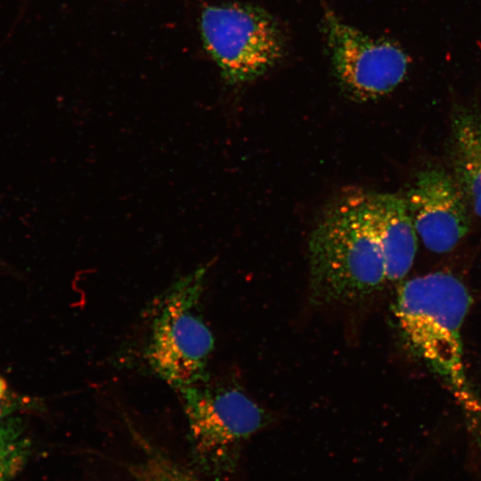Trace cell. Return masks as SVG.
Returning <instances> with one entry per match:
<instances>
[{
  "instance_id": "cell-1",
  "label": "cell",
  "mask_w": 481,
  "mask_h": 481,
  "mask_svg": "<svg viewBox=\"0 0 481 481\" xmlns=\"http://www.w3.org/2000/svg\"><path fill=\"white\" fill-rule=\"evenodd\" d=\"M311 298L321 305L366 300L387 280L370 192L346 193L329 207L309 240Z\"/></svg>"
},
{
  "instance_id": "cell-2",
  "label": "cell",
  "mask_w": 481,
  "mask_h": 481,
  "mask_svg": "<svg viewBox=\"0 0 481 481\" xmlns=\"http://www.w3.org/2000/svg\"><path fill=\"white\" fill-rule=\"evenodd\" d=\"M207 268L177 279L157 300L143 357L151 371L176 391L208 379L214 337L200 314Z\"/></svg>"
},
{
  "instance_id": "cell-3",
  "label": "cell",
  "mask_w": 481,
  "mask_h": 481,
  "mask_svg": "<svg viewBox=\"0 0 481 481\" xmlns=\"http://www.w3.org/2000/svg\"><path fill=\"white\" fill-rule=\"evenodd\" d=\"M470 305L471 297L461 280L435 272L407 281L395 309L412 347L460 389L464 386L461 329Z\"/></svg>"
},
{
  "instance_id": "cell-4",
  "label": "cell",
  "mask_w": 481,
  "mask_h": 481,
  "mask_svg": "<svg viewBox=\"0 0 481 481\" xmlns=\"http://www.w3.org/2000/svg\"><path fill=\"white\" fill-rule=\"evenodd\" d=\"M177 392L188 423L192 463L211 477L232 472L243 442L265 424L264 410L239 387L208 379Z\"/></svg>"
},
{
  "instance_id": "cell-5",
  "label": "cell",
  "mask_w": 481,
  "mask_h": 481,
  "mask_svg": "<svg viewBox=\"0 0 481 481\" xmlns=\"http://www.w3.org/2000/svg\"><path fill=\"white\" fill-rule=\"evenodd\" d=\"M204 46L232 85L252 81L281 59L285 38L265 10L244 4L205 8L200 19Z\"/></svg>"
},
{
  "instance_id": "cell-6",
  "label": "cell",
  "mask_w": 481,
  "mask_h": 481,
  "mask_svg": "<svg viewBox=\"0 0 481 481\" xmlns=\"http://www.w3.org/2000/svg\"><path fill=\"white\" fill-rule=\"evenodd\" d=\"M322 24L334 73L349 96L376 99L402 83L410 59L397 44L369 37L329 9Z\"/></svg>"
},
{
  "instance_id": "cell-7",
  "label": "cell",
  "mask_w": 481,
  "mask_h": 481,
  "mask_svg": "<svg viewBox=\"0 0 481 481\" xmlns=\"http://www.w3.org/2000/svg\"><path fill=\"white\" fill-rule=\"evenodd\" d=\"M404 199L416 232L432 252L451 251L470 229L469 205L454 177L441 168L419 172Z\"/></svg>"
},
{
  "instance_id": "cell-8",
  "label": "cell",
  "mask_w": 481,
  "mask_h": 481,
  "mask_svg": "<svg viewBox=\"0 0 481 481\" xmlns=\"http://www.w3.org/2000/svg\"><path fill=\"white\" fill-rule=\"evenodd\" d=\"M373 221L387 281L404 278L417 251V235L405 199L391 193H370Z\"/></svg>"
},
{
  "instance_id": "cell-9",
  "label": "cell",
  "mask_w": 481,
  "mask_h": 481,
  "mask_svg": "<svg viewBox=\"0 0 481 481\" xmlns=\"http://www.w3.org/2000/svg\"><path fill=\"white\" fill-rule=\"evenodd\" d=\"M451 159L454 179L481 217V111L473 106L452 108Z\"/></svg>"
},
{
  "instance_id": "cell-10",
  "label": "cell",
  "mask_w": 481,
  "mask_h": 481,
  "mask_svg": "<svg viewBox=\"0 0 481 481\" xmlns=\"http://www.w3.org/2000/svg\"><path fill=\"white\" fill-rule=\"evenodd\" d=\"M30 443L13 417L0 426V481H11L24 467Z\"/></svg>"
},
{
  "instance_id": "cell-11",
  "label": "cell",
  "mask_w": 481,
  "mask_h": 481,
  "mask_svg": "<svg viewBox=\"0 0 481 481\" xmlns=\"http://www.w3.org/2000/svg\"><path fill=\"white\" fill-rule=\"evenodd\" d=\"M146 455L131 469L135 481H201L160 452L146 447Z\"/></svg>"
},
{
  "instance_id": "cell-12",
  "label": "cell",
  "mask_w": 481,
  "mask_h": 481,
  "mask_svg": "<svg viewBox=\"0 0 481 481\" xmlns=\"http://www.w3.org/2000/svg\"><path fill=\"white\" fill-rule=\"evenodd\" d=\"M19 409V400L7 381L0 375V426Z\"/></svg>"
}]
</instances>
